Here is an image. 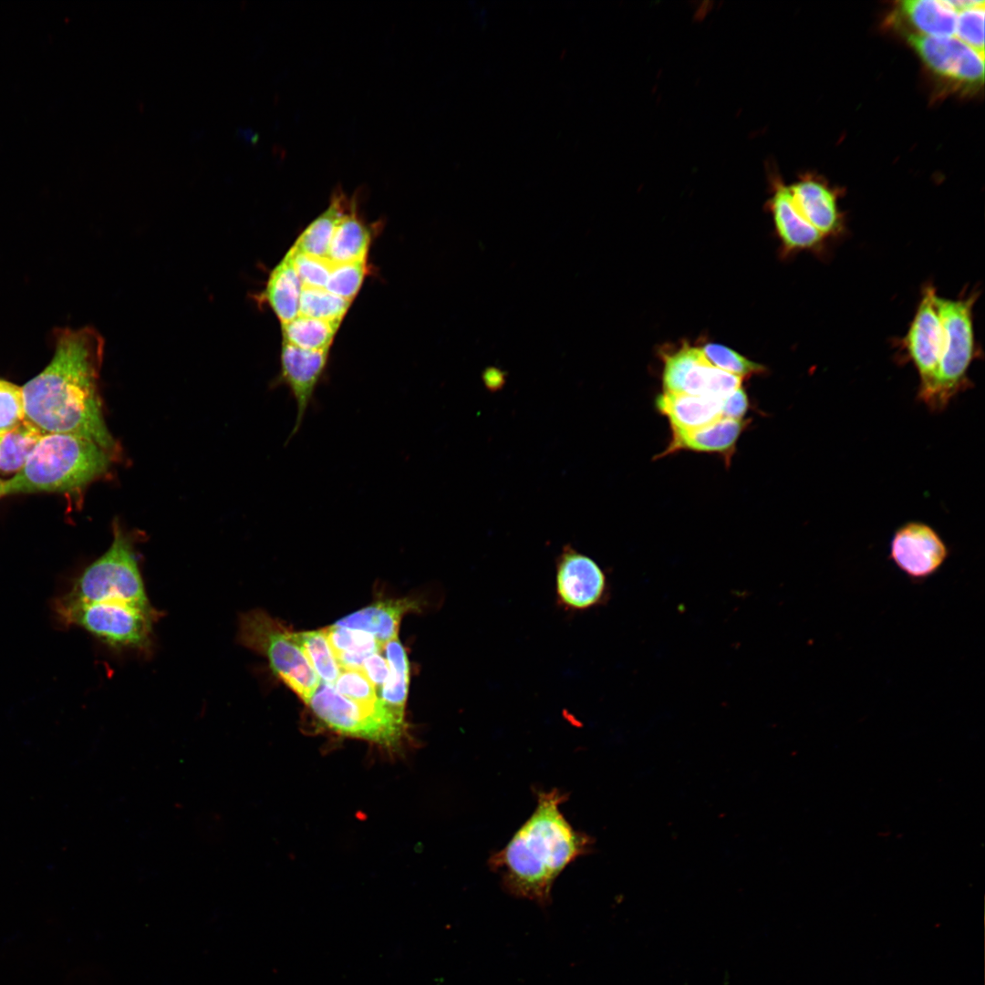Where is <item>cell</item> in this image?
Here are the masks:
<instances>
[{
    "instance_id": "6da1fadb",
    "label": "cell",
    "mask_w": 985,
    "mask_h": 985,
    "mask_svg": "<svg viewBox=\"0 0 985 985\" xmlns=\"http://www.w3.org/2000/svg\"><path fill=\"white\" fill-rule=\"evenodd\" d=\"M55 338L50 363L22 388L25 420L44 434L78 435L115 454L98 391L102 337L87 327L58 329Z\"/></svg>"
},
{
    "instance_id": "7a4b0ae2",
    "label": "cell",
    "mask_w": 985,
    "mask_h": 985,
    "mask_svg": "<svg viewBox=\"0 0 985 985\" xmlns=\"http://www.w3.org/2000/svg\"><path fill=\"white\" fill-rule=\"evenodd\" d=\"M536 806L510 841L489 859L512 895L545 905L564 869L592 851L594 839L575 829L560 810L567 794L538 791Z\"/></svg>"
},
{
    "instance_id": "3957f363",
    "label": "cell",
    "mask_w": 985,
    "mask_h": 985,
    "mask_svg": "<svg viewBox=\"0 0 985 985\" xmlns=\"http://www.w3.org/2000/svg\"><path fill=\"white\" fill-rule=\"evenodd\" d=\"M112 454L75 434H44L24 467L5 482V495L74 493L108 472Z\"/></svg>"
},
{
    "instance_id": "277c9868",
    "label": "cell",
    "mask_w": 985,
    "mask_h": 985,
    "mask_svg": "<svg viewBox=\"0 0 985 985\" xmlns=\"http://www.w3.org/2000/svg\"><path fill=\"white\" fill-rule=\"evenodd\" d=\"M119 602L152 606L148 598L134 548V539L116 521L106 553L89 565L55 605Z\"/></svg>"
},
{
    "instance_id": "5b68a950",
    "label": "cell",
    "mask_w": 985,
    "mask_h": 985,
    "mask_svg": "<svg viewBox=\"0 0 985 985\" xmlns=\"http://www.w3.org/2000/svg\"><path fill=\"white\" fill-rule=\"evenodd\" d=\"M977 298V291L956 299L938 296L944 331L943 351L934 386L922 402L931 412L943 411L958 394L971 387L968 373L979 356L973 327Z\"/></svg>"
},
{
    "instance_id": "8992f818",
    "label": "cell",
    "mask_w": 985,
    "mask_h": 985,
    "mask_svg": "<svg viewBox=\"0 0 985 985\" xmlns=\"http://www.w3.org/2000/svg\"><path fill=\"white\" fill-rule=\"evenodd\" d=\"M293 631L263 609L243 613L238 620L237 641L263 656L272 672L306 705L321 683Z\"/></svg>"
},
{
    "instance_id": "52a82bcc",
    "label": "cell",
    "mask_w": 985,
    "mask_h": 985,
    "mask_svg": "<svg viewBox=\"0 0 985 985\" xmlns=\"http://www.w3.org/2000/svg\"><path fill=\"white\" fill-rule=\"evenodd\" d=\"M59 618L78 626L116 650L149 654L153 648V627L161 617L154 607L119 602L55 605Z\"/></svg>"
},
{
    "instance_id": "ba28073f",
    "label": "cell",
    "mask_w": 985,
    "mask_h": 985,
    "mask_svg": "<svg viewBox=\"0 0 985 985\" xmlns=\"http://www.w3.org/2000/svg\"><path fill=\"white\" fill-rule=\"evenodd\" d=\"M327 729L345 737L361 739L387 748L400 745L405 721L389 710H371L321 682L307 704Z\"/></svg>"
},
{
    "instance_id": "9c48e42d",
    "label": "cell",
    "mask_w": 985,
    "mask_h": 985,
    "mask_svg": "<svg viewBox=\"0 0 985 985\" xmlns=\"http://www.w3.org/2000/svg\"><path fill=\"white\" fill-rule=\"evenodd\" d=\"M937 298L935 286L925 285L914 317L900 343L905 357L918 372L917 399L920 403L934 386L943 351L944 331Z\"/></svg>"
},
{
    "instance_id": "30bf717a",
    "label": "cell",
    "mask_w": 985,
    "mask_h": 985,
    "mask_svg": "<svg viewBox=\"0 0 985 985\" xmlns=\"http://www.w3.org/2000/svg\"><path fill=\"white\" fill-rule=\"evenodd\" d=\"M742 380L711 365L700 347L684 344L664 357L665 392L723 399L741 388Z\"/></svg>"
},
{
    "instance_id": "8fae6325",
    "label": "cell",
    "mask_w": 985,
    "mask_h": 985,
    "mask_svg": "<svg viewBox=\"0 0 985 985\" xmlns=\"http://www.w3.org/2000/svg\"><path fill=\"white\" fill-rule=\"evenodd\" d=\"M949 556V546L938 533L920 521L905 523L891 538L890 561L915 585L938 573Z\"/></svg>"
},
{
    "instance_id": "7c38bea8",
    "label": "cell",
    "mask_w": 985,
    "mask_h": 985,
    "mask_svg": "<svg viewBox=\"0 0 985 985\" xmlns=\"http://www.w3.org/2000/svg\"><path fill=\"white\" fill-rule=\"evenodd\" d=\"M907 38L924 64L941 78L969 88L983 84L984 56L956 36L907 33Z\"/></svg>"
},
{
    "instance_id": "4fadbf2b",
    "label": "cell",
    "mask_w": 985,
    "mask_h": 985,
    "mask_svg": "<svg viewBox=\"0 0 985 985\" xmlns=\"http://www.w3.org/2000/svg\"><path fill=\"white\" fill-rule=\"evenodd\" d=\"M555 594L558 603L567 610L597 607L607 595L606 574L591 557L565 546L555 564Z\"/></svg>"
},
{
    "instance_id": "5bb4252c",
    "label": "cell",
    "mask_w": 985,
    "mask_h": 985,
    "mask_svg": "<svg viewBox=\"0 0 985 985\" xmlns=\"http://www.w3.org/2000/svg\"><path fill=\"white\" fill-rule=\"evenodd\" d=\"M328 354L329 348L306 350L283 342L278 382L289 389L296 406V420L290 437L300 430L306 413L313 403L316 388L327 368Z\"/></svg>"
},
{
    "instance_id": "9a60e30c",
    "label": "cell",
    "mask_w": 985,
    "mask_h": 985,
    "mask_svg": "<svg viewBox=\"0 0 985 985\" xmlns=\"http://www.w3.org/2000/svg\"><path fill=\"white\" fill-rule=\"evenodd\" d=\"M793 202L804 218L826 240L845 230L837 195L824 182L806 178L789 187Z\"/></svg>"
},
{
    "instance_id": "2e32d148",
    "label": "cell",
    "mask_w": 985,
    "mask_h": 985,
    "mask_svg": "<svg viewBox=\"0 0 985 985\" xmlns=\"http://www.w3.org/2000/svg\"><path fill=\"white\" fill-rule=\"evenodd\" d=\"M420 601L413 597L378 599L340 618L333 626L365 631L385 645L398 636L402 617L407 613L420 611Z\"/></svg>"
},
{
    "instance_id": "e0dca14e",
    "label": "cell",
    "mask_w": 985,
    "mask_h": 985,
    "mask_svg": "<svg viewBox=\"0 0 985 985\" xmlns=\"http://www.w3.org/2000/svg\"><path fill=\"white\" fill-rule=\"evenodd\" d=\"M771 209L776 232L787 252H819L824 248L826 239L798 211L789 187L777 184Z\"/></svg>"
},
{
    "instance_id": "ac0fdd59",
    "label": "cell",
    "mask_w": 985,
    "mask_h": 985,
    "mask_svg": "<svg viewBox=\"0 0 985 985\" xmlns=\"http://www.w3.org/2000/svg\"><path fill=\"white\" fill-rule=\"evenodd\" d=\"M747 422L722 418L695 430H672L671 441L662 453L666 455L681 450L712 452L723 455L727 461L734 451L736 442Z\"/></svg>"
},
{
    "instance_id": "d6986e66",
    "label": "cell",
    "mask_w": 985,
    "mask_h": 985,
    "mask_svg": "<svg viewBox=\"0 0 985 985\" xmlns=\"http://www.w3.org/2000/svg\"><path fill=\"white\" fill-rule=\"evenodd\" d=\"M723 399L663 391L656 399V408L669 419L671 429L695 430L723 418Z\"/></svg>"
},
{
    "instance_id": "ffe728a7",
    "label": "cell",
    "mask_w": 985,
    "mask_h": 985,
    "mask_svg": "<svg viewBox=\"0 0 985 985\" xmlns=\"http://www.w3.org/2000/svg\"><path fill=\"white\" fill-rule=\"evenodd\" d=\"M301 289V282L286 254L272 270L261 300L269 305L283 325L298 316Z\"/></svg>"
},
{
    "instance_id": "44dd1931",
    "label": "cell",
    "mask_w": 985,
    "mask_h": 985,
    "mask_svg": "<svg viewBox=\"0 0 985 985\" xmlns=\"http://www.w3.org/2000/svg\"><path fill=\"white\" fill-rule=\"evenodd\" d=\"M898 13L916 30L910 33L928 36L955 34L957 12L948 0L900 1Z\"/></svg>"
},
{
    "instance_id": "7402d4cb",
    "label": "cell",
    "mask_w": 985,
    "mask_h": 985,
    "mask_svg": "<svg viewBox=\"0 0 985 985\" xmlns=\"http://www.w3.org/2000/svg\"><path fill=\"white\" fill-rule=\"evenodd\" d=\"M354 202L347 196L335 192L327 209L316 218L300 234L291 249L318 257H327L335 228L342 217L352 208Z\"/></svg>"
},
{
    "instance_id": "603a6c76",
    "label": "cell",
    "mask_w": 985,
    "mask_h": 985,
    "mask_svg": "<svg viewBox=\"0 0 985 985\" xmlns=\"http://www.w3.org/2000/svg\"><path fill=\"white\" fill-rule=\"evenodd\" d=\"M383 650L389 666V675L378 691V696L398 719L404 721L410 682L407 653L398 636L387 641Z\"/></svg>"
},
{
    "instance_id": "cb8c5ba5",
    "label": "cell",
    "mask_w": 985,
    "mask_h": 985,
    "mask_svg": "<svg viewBox=\"0 0 985 985\" xmlns=\"http://www.w3.org/2000/svg\"><path fill=\"white\" fill-rule=\"evenodd\" d=\"M356 204L337 224L329 244L327 258L333 264L366 260L371 233L356 214Z\"/></svg>"
},
{
    "instance_id": "d4e9b609",
    "label": "cell",
    "mask_w": 985,
    "mask_h": 985,
    "mask_svg": "<svg viewBox=\"0 0 985 985\" xmlns=\"http://www.w3.org/2000/svg\"><path fill=\"white\" fill-rule=\"evenodd\" d=\"M325 631L340 669H360L368 656L384 648L371 634L362 630L332 625Z\"/></svg>"
},
{
    "instance_id": "484cf974",
    "label": "cell",
    "mask_w": 985,
    "mask_h": 985,
    "mask_svg": "<svg viewBox=\"0 0 985 985\" xmlns=\"http://www.w3.org/2000/svg\"><path fill=\"white\" fill-rule=\"evenodd\" d=\"M339 324L297 316L282 325L284 342L306 350L329 348Z\"/></svg>"
},
{
    "instance_id": "4316f807",
    "label": "cell",
    "mask_w": 985,
    "mask_h": 985,
    "mask_svg": "<svg viewBox=\"0 0 985 985\" xmlns=\"http://www.w3.org/2000/svg\"><path fill=\"white\" fill-rule=\"evenodd\" d=\"M292 636L320 680L334 686L341 669L332 653L325 628L293 631Z\"/></svg>"
},
{
    "instance_id": "83f0119b",
    "label": "cell",
    "mask_w": 985,
    "mask_h": 985,
    "mask_svg": "<svg viewBox=\"0 0 985 985\" xmlns=\"http://www.w3.org/2000/svg\"><path fill=\"white\" fill-rule=\"evenodd\" d=\"M43 435L26 420L4 434L0 442V472H18Z\"/></svg>"
},
{
    "instance_id": "f1b7e54d",
    "label": "cell",
    "mask_w": 985,
    "mask_h": 985,
    "mask_svg": "<svg viewBox=\"0 0 985 985\" xmlns=\"http://www.w3.org/2000/svg\"><path fill=\"white\" fill-rule=\"evenodd\" d=\"M349 304L326 288L302 286L298 316L341 322Z\"/></svg>"
},
{
    "instance_id": "f546056e",
    "label": "cell",
    "mask_w": 985,
    "mask_h": 985,
    "mask_svg": "<svg viewBox=\"0 0 985 985\" xmlns=\"http://www.w3.org/2000/svg\"><path fill=\"white\" fill-rule=\"evenodd\" d=\"M334 688L338 693L364 708L377 711L389 710L361 669H341Z\"/></svg>"
},
{
    "instance_id": "4dcf8cb0",
    "label": "cell",
    "mask_w": 985,
    "mask_h": 985,
    "mask_svg": "<svg viewBox=\"0 0 985 985\" xmlns=\"http://www.w3.org/2000/svg\"><path fill=\"white\" fill-rule=\"evenodd\" d=\"M700 348L708 361L715 368L742 378L765 370L762 365L723 345L708 343Z\"/></svg>"
},
{
    "instance_id": "1f68e13d",
    "label": "cell",
    "mask_w": 985,
    "mask_h": 985,
    "mask_svg": "<svg viewBox=\"0 0 985 985\" xmlns=\"http://www.w3.org/2000/svg\"><path fill=\"white\" fill-rule=\"evenodd\" d=\"M366 272V260L334 264L325 288L341 298L351 301L359 290Z\"/></svg>"
},
{
    "instance_id": "d6a6232c",
    "label": "cell",
    "mask_w": 985,
    "mask_h": 985,
    "mask_svg": "<svg viewBox=\"0 0 985 985\" xmlns=\"http://www.w3.org/2000/svg\"><path fill=\"white\" fill-rule=\"evenodd\" d=\"M292 261L302 286L325 288L334 264L327 257H318L293 251L286 253Z\"/></svg>"
},
{
    "instance_id": "836d02e7",
    "label": "cell",
    "mask_w": 985,
    "mask_h": 985,
    "mask_svg": "<svg viewBox=\"0 0 985 985\" xmlns=\"http://www.w3.org/2000/svg\"><path fill=\"white\" fill-rule=\"evenodd\" d=\"M985 2L957 13L955 35L972 49L984 56Z\"/></svg>"
},
{
    "instance_id": "e575fe53",
    "label": "cell",
    "mask_w": 985,
    "mask_h": 985,
    "mask_svg": "<svg viewBox=\"0 0 985 985\" xmlns=\"http://www.w3.org/2000/svg\"><path fill=\"white\" fill-rule=\"evenodd\" d=\"M25 420L22 389L0 379V436Z\"/></svg>"
},
{
    "instance_id": "d590c367",
    "label": "cell",
    "mask_w": 985,
    "mask_h": 985,
    "mask_svg": "<svg viewBox=\"0 0 985 985\" xmlns=\"http://www.w3.org/2000/svg\"><path fill=\"white\" fill-rule=\"evenodd\" d=\"M360 669L375 687L378 694V691L384 685L389 675V666L386 658H383L380 652L371 654L364 660Z\"/></svg>"
},
{
    "instance_id": "8d00e7d4",
    "label": "cell",
    "mask_w": 985,
    "mask_h": 985,
    "mask_svg": "<svg viewBox=\"0 0 985 985\" xmlns=\"http://www.w3.org/2000/svg\"><path fill=\"white\" fill-rule=\"evenodd\" d=\"M749 406L747 395L742 388L728 395L722 399V417L732 420H742Z\"/></svg>"
},
{
    "instance_id": "74e56055",
    "label": "cell",
    "mask_w": 985,
    "mask_h": 985,
    "mask_svg": "<svg viewBox=\"0 0 985 985\" xmlns=\"http://www.w3.org/2000/svg\"><path fill=\"white\" fill-rule=\"evenodd\" d=\"M5 495V482L0 480V498Z\"/></svg>"
},
{
    "instance_id": "f35d334b",
    "label": "cell",
    "mask_w": 985,
    "mask_h": 985,
    "mask_svg": "<svg viewBox=\"0 0 985 985\" xmlns=\"http://www.w3.org/2000/svg\"><path fill=\"white\" fill-rule=\"evenodd\" d=\"M2 437H3V436H0V442H1Z\"/></svg>"
}]
</instances>
